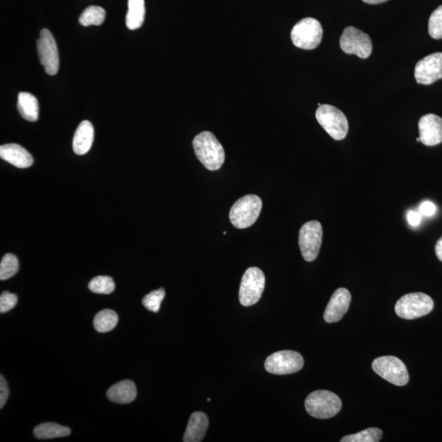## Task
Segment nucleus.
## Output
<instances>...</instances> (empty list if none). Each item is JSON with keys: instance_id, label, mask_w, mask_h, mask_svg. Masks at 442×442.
<instances>
[{"instance_id": "9b49d317", "label": "nucleus", "mask_w": 442, "mask_h": 442, "mask_svg": "<svg viewBox=\"0 0 442 442\" xmlns=\"http://www.w3.org/2000/svg\"><path fill=\"white\" fill-rule=\"evenodd\" d=\"M340 46L343 52L347 54H355L363 59L370 57L373 50L370 36L353 27H346L343 31L340 38Z\"/></svg>"}, {"instance_id": "f3484780", "label": "nucleus", "mask_w": 442, "mask_h": 442, "mask_svg": "<svg viewBox=\"0 0 442 442\" xmlns=\"http://www.w3.org/2000/svg\"><path fill=\"white\" fill-rule=\"evenodd\" d=\"M208 418L203 412H195L188 421L184 442H200L203 441L208 428Z\"/></svg>"}, {"instance_id": "1a4fd4ad", "label": "nucleus", "mask_w": 442, "mask_h": 442, "mask_svg": "<svg viewBox=\"0 0 442 442\" xmlns=\"http://www.w3.org/2000/svg\"><path fill=\"white\" fill-rule=\"evenodd\" d=\"M304 366L302 355L294 351H280L268 356L265 368L273 375H285L297 373Z\"/></svg>"}, {"instance_id": "7ed1b4c3", "label": "nucleus", "mask_w": 442, "mask_h": 442, "mask_svg": "<svg viewBox=\"0 0 442 442\" xmlns=\"http://www.w3.org/2000/svg\"><path fill=\"white\" fill-rule=\"evenodd\" d=\"M263 208V201L258 196L248 195L232 206L230 220L236 228L246 229L255 224Z\"/></svg>"}, {"instance_id": "6ab92c4d", "label": "nucleus", "mask_w": 442, "mask_h": 442, "mask_svg": "<svg viewBox=\"0 0 442 442\" xmlns=\"http://www.w3.org/2000/svg\"><path fill=\"white\" fill-rule=\"evenodd\" d=\"M107 397L118 404H129L137 397L135 384L131 380H124L115 384L107 390Z\"/></svg>"}, {"instance_id": "f03ea898", "label": "nucleus", "mask_w": 442, "mask_h": 442, "mask_svg": "<svg viewBox=\"0 0 442 442\" xmlns=\"http://www.w3.org/2000/svg\"><path fill=\"white\" fill-rule=\"evenodd\" d=\"M305 407L312 417L327 419L334 417L340 412L342 401L335 393L319 390L309 395Z\"/></svg>"}, {"instance_id": "4be33fe9", "label": "nucleus", "mask_w": 442, "mask_h": 442, "mask_svg": "<svg viewBox=\"0 0 442 442\" xmlns=\"http://www.w3.org/2000/svg\"><path fill=\"white\" fill-rule=\"evenodd\" d=\"M70 434V428L54 423H41L34 429V435L38 439H58Z\"/></svg>"}, {"instance_id": "0eeeda50", "label": "nucleus", "mask_w": 442, "mask_h": 442, "mask_svg": "<svg viewBox=\"0 0 442 442\" xmlns=\"http://www.w3.org/2000/svg\"><path fill=\"white\" fill-rule=\"evenodd\" d=\"M372 368L377 375L398 387H402L409 382V373L406 364L395 356H381L375 359Z\"/></svg>"}, {"instance_id": "2f4dec72", "label": "nucleus", "mask_w": 442, "mask_h": 442, "mask_svg": "<svg viewBox=\"0 0 442 442\" xmlns=\"http://www.w3.org/2000/svg\"><path fill=\"white\" fill-rule=\"evenodd\" d=\"M437 212L436 205L432 201H424L419 206V213L424 217H432Z\"/></svg>"}, {"instance_id": "412c9836", "label": "nucleus", "mask_w": 442, "mask_h": 442, "mask_svg": "<svg viewBox=\"0 0 442 442\" xmlns=\"http://www.w3.org/2000/svg\"><path fill=\"white\" fill-rule=\"evenodd\" d=\"M144 0H129L126 23L128 29L134 31L143 25L145 19Z\"/></svg>"}, {"instance_id": "ddd939ff", "label": "nucleus", "mask_w": 442, "mask_h": 442, "mask_svg": "<svg viewBox=\"0 0 442 442\" xmlns=\"http://www.w3.org/2000/svg\"><path fill=\"white\" fill-rule=\"evenodd\" d=\"M415 77L419 84L431 85L442 78V53L427 56L416 64Z\"/></svg>"}, {"instance_id": "7c9ffc66", "label": "nucleus", "mask_w": 442, "mask_h": 442, "mask_svg": "<svg viewBox=\"0 0 442 442\" xmlns=\"http://www.w3.org/2000/svg\"><path fill=\"white\" fill-rule=\"evenodd\" d=\"M8 396H10V389L5 379L1 375L0 376V408L1 409L6 404Z\"/></svg>"}, {"instance_id": "5701e85b", "label": "nucleus", "mask_w": 442, "mask_h": 442, "mask_svg": "<svg viewBox=\"0 0 442 442\" xmlns=\"http://www.w3.org/2000/svg\"><path fill=\"white\" fill-rule=\"evenodd\" d=\"M118 323V316L113 311L106 310L98 312L93 320L94 329L98 333H107L115 328Z\"/></svg>"}, {"instance_id": "c85d7f7f", "label": "nucleus", "mask_w": 442, "mask_h": 442, "mask_svg": "<svg viewBox=\"0 0 442 442\" xmlns=\"http://www.w3.org/2000/svg\"><path fill=\"white\" fill-rule=\"evenodd\" d=\"M429 35L436 40L442 38V5L432 12L428 21Z\"/></svg>"}, {"instance_id": "39448f33", "label": "nucleus", "mask_w": 442, "mask_h": 442, "mask_svg": "<svg viewBox=\"0 0 442 442\" xmlns=\"http://www.w3.org/2000/svg\"><path fill=\"white\" fill-rule=\"evenodd\" d=\"M316 117L320 126L333 140L346 138L349 133V122L341 110L332 105H321L316 111Z\"/></svg>"}, {"instance_id": "dca6fc26", "label": "nucleus", "mask_w": 442, "mask_h": 442, "mask_svg": "<svg viewBox=\"0 0 442 442\" xmlns=\"http://www.w3.org/2000/svg\"><path fill=\"white\" fill-rule=\"evenodd\" d=\"M0 157L18 168L25 169L32 166L34 160L31 154L21 146L8 144L0 147Z\"/></svg>"}, {"instance_id": "f704fd0d", "label": "nucleus", "mask_w": 442, "mask_h": 442, "mask_svg": "<svg viewBox=\"0 0 442 442\" xmlns=\"http://www.w3.org/2000/svg\"><path fill=\"white\" fill-rule=\"evenodd\" d=\"M363 1L368 4H379L388 1V0H363Z\"/></svg>"}, {"instance_id": "a878e982", "label": "nucleus", "mask_w": 442, "mask_h": 442, "mask_svg": "<svg viewBox=\"0 0 442 442\" xmlns=\"http://www.w3.org/2000/svg\"><path fill=\"white\" fill-rule=\"evenodd\" d=\"M19 264L16 256L12 253H8L2 258L0 263V280H7L14 276L19 272Z\"/></svg>"}, {"instance_id": "6e6552de", "label": "nucleus", "mask_w": 442, "mask_h": 442, "mask_svg": "<svg viewBox=\"0 0 442 442\" xmlns=\"http://www.w3.org/2000/svg\"><path fill=\"white\" fill-rule=\"evenodd\" d=\"M265 277L263 270L251 267L246 270L239 289V301L243 307H251L259 302L263 294Z\"/></svg>"}, {"instance_id": "72a5a7b5", "label": "nucleus", "mask_w": 442, "mask_h": 442, "mask_svg": "<svg viewBox=\"0 0 442 442\" xmlns=\"http://www.w3.org/2000/svg\"><path fill=\"white\" fill-rule=\"evenodd\" d=\"M437 258L442 261V237L437 241L435 247Z\"/></svg>"}, {"instance_id": "2eb2a0df", "label": "nucleus", "mask_w": 442, "mask_h": 442, "mask_svg": "<svg viewBox=\"0 0 442 442\" xmlns=\"http://www.w3.org/2000/svg\"><path fill=\"white\" fill-rule=\"evenodd\" d=\"M420 142L426 146H436L442 142V118L427 114L419 122Z\"/></svg>"}, {"instance_id": "423d86ee", "label": "nucleus", "mask_w": 442, "mask_h": 442, "mask_svg": "<svg viewBox=\"0 0 442 442\" xmlns=\"http://www.w3.org/2000/svg\"><path fill=\"white\" fill-rule=\"evenodd\" d=\"M323 37V28L318 20L304 19L291 30V38L298 48L311 50L318 47Z\"/></svg>"}, {"instance_id": "20e7f679", "label": "nucleus", "mask_w": 442, "mask_h": 442, "mask_svg": "<svg viewBox=\"0 0 442 442\" xmlns=\"http://www.w3.org/2000/svg\"><path fill=\"white\" fill-rule=\"evenodd\" d=\"M434 303L428 295L413 293L403 296L398 300L395 311L405 320H415L427 316L433 310Z\"/></svg>"}, {"instance_id": "4468645a", "label": "nucleus", "mask_w": 442, "mask_h": 442, "mask_svg": "<svg viewBox=\"0 0 442 442\" xmlns=\"http://www.w3.org/2000/svg\"><path fill=\"white\" fill-rule=\"evenodd\" d=\"M351 295L349 290L341 287L332 295L331 299L325 309L324 319L327 323H336L340 321L350 307Z\"/></svg>"}, {"instance_id": "393cba45", "label": "nucleus", "mask_w": 442, "mask_h": 442, "mask_svg": "<svg viewBox=\"0 0 442 442\" xmlns=\"http://www.w3.org/2000/svg\"><path fill=\"white\" fill-rule=\"evenodd\" d=\"M383 437V431L377 428H367L366 430L343 437L342 442H379Z\"/></svg>"}, {"instance_id": "cd10ccee", "label": "nucleus", "mask_w": 442, "mask_h": 442, "mask_svg": "<svg viewBox=\"0 0 442 442\" xmlns=\"http://www.w3.org/2000/svg\"><path fill=\"white\" fill-rule=\"evenodd\" d=\"M166 295V291L164 289H159L155 291H151L148 294L146 295L143 299V305L147 310L157 313L160 310L161 304L164 299Z\"/></svg>"}, {"instance_id": "bb28decb", "label": "nucleus", "mask_w": 442, "mask_h": 442, "mask_svg": "<svg viewBox=\"0 0 442 442\" xmlns=\"http://www.w3.org/2000/svg\"><path fill=\"white\" fill-rule=\"evenodd\" d=\"M89 289L94 294H110L115 290V283L109 276H98L90 281Z\"/></svg>"}, {"instance_id": "c9c22d12", "label": "nucleus", "mask_w": 442, "mask_h": 442, "mask_svg": "<svg viewBox=\"0 0 442 442\" xmlns=\"http://www.w3.org/2000/svg\"><path fill=\"white\" fill-rule=\"evenodd\" d=\"M416 141H417V142H420V139H419V138H417V139H416Z\"/></svg>"}, {"instance_id": "473e14b6", "label": "nucleus", "mask_w": 442, "mask_h": 442, "mask_svg": "<svg viewBox=\"0 0 442 442\" xmlns=\"http://www.w3.org/2000/svg\"><path fill=\"white\" fill-rule=\"evenodd\" d=\"M422 214L418 212L409 211L407 212V221L411 226H419L421 222Z\"/></svg>"}, {"instance_id": "b1692460", "label": "nucleus", "mask_w": 442, "mask_h": 442, "mask_svg": "<svg viewBox=\"0 0 442 442\" xmlns=\"http://www.w3.org/2000/svg\"><path fill=\"white\" fill-rule=\"evenodd\" d=\"M106 12L104 8L98 6H89L80 15L79 21L84 27L89 25H100L104 23Z\"/></svg>"}, {"instance_id": "9d476101", "label": "nucleus", "mask_w": 442, "mask_h": 442, "mask_svg": "<svg viewBox=\"0 0 442 442\" xmlns=\"http://www.w3.org/2000/svg\"><path fill=\"white\" fill-rule=\"evenodd\" d=\"M323 238V229L319 221H311L302 226L299 232V247L303 258L308 263L319 255Z\"/></svg>"}, {"instance_id": "a211bd4d", "label": "nucleus", "mask_w": 442, "mask_h": 442, "mask_svg": "<svg viewBox=\"0 0 442 442\" xmlns=\"http://www.w3.org/2000/svg\"><path fill=\"white\" fill-rule=\"evenodd\" d=\"M94 138L93 124L89 121H83L79 124L73 139V150L77 155H84L92 147Z\"/></svg>"}, {"instance_id": "f257e3e1", "label": "nucleus", "mask_w": 442, "mask_h": 442, "mask_svg": "<svg viewBox=\"0 0 442 442\" xmlns=\"http://www.w3.org/2000/svg\"><path fill=\"white\" fill-rule=\"evenodd\" d=\"M197 159L209 170H217L224 164L225 150L212 132L197 135L192 141Z\"/></svg>"}, {"instance_id": "aec40b11", "label": "nucleus", "mask_w": 442, "mask_h": 442, "mask_svg": "<svg viewBox=\"0 0 442 442\" xmlns=\"http://www.w3.org/2000/svg\"><path fill=\"white\" fill-rule=\"evenodd\" d=\"M18 110L21 118L28 122H36L38 117V105L36 98L32 93L21 92L19 94Z\"/></svg>"}, {"instance_id": "c756f323", "label": "nucleus", "mask_w": 442, "mask_h": 442, "mask_svg": "<svg viewBox=\"0 0 442 442\" xmlns=\"http://www.w3.org/2000/svg\"><path fill=\"white\" fill-rule=\"evenodd\" d=\"M18 304V297L10 291H3L0 296V312L6 313L12 310Z\"/></svg>"}, {"instance_id": "f8f14e48", "label": "nucleus", "mask_w": 442, "mask_h": 442, "mask_svg": "<svg viewBox=\"0 0 442 442\" xmlns=\"http://www.w3.org/2000/svg\"><path fill=\"white\" fill-rule=\"evenodd\" d=\"M38 58L45 71L49 76L57 74L59 69V57L57 44L48 29H43L37 41Z\"/></svg>"}]
</instances>
